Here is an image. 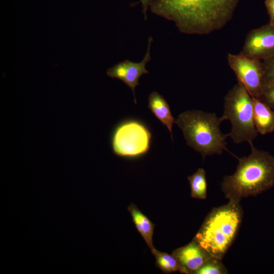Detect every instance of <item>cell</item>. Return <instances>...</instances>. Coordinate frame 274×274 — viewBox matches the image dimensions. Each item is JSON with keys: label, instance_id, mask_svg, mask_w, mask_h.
Returning a JSON list of instances; mask_svg holds the SVG:
<instances>
[{"label": "cell", "instance_id": "cell-1", "mask_svg": "<svg viewBox=\"0 0 274 274\" xmlns=\"http://www.w3.org/2000/svg\"><path fill=\"white\" fill-rule=\"evenodd\" d=\"M240 0H152L153 14L173 21L182 33L209 35L231 19Z\"/></svg>", "mask_w": 274, "mask_h": 274}, {"label": "cell", "instance_id": "cell-2", "mask_svg": "<svg viewBox=\"0 0 274 274\" xmlns=\"http://www.w3.org/2000/svg\"><path fill=\"white\" fill-rule=\"evenodd\" d=\"M251 153L238 160L235 172L225 176L221 189L230 201L239 203L244 198L256 196L274 186V155L250 144Z\"/></svg>", "mask_w": 274, "mask_h": 274}, {"label": "cell", "instance_id": "cell-3", "mask_svg": "<svg viewBox=\"0 0 274 274\" xmlns=\"http://www.w3.org/2000/svg\"><path fill=\"white\" fill-rule=\"evenodd\" d=\"M239 203L230 201L214 208L194 239L211 256L222 259L234 242L243 218Z\"/></svg>", "mask_w": 274, "mask_h": 274}, {"label": "cell", "instance_id": "cell-4", "mask_svg": "<svg viewBox=\"0 0 274 274\" xmlns=\"http://www.w3.org/2000/svg\"><path fill=\"white\" fill-rule=\"evenodd\" d=\"M222 120L215 113L199 110L181 113L176 122L182 130L187 145L201 154L203 158L229 152L226 147L228 134L221 130Z\"/></svg>", "mask_w": 274, "mask_h": 274}, {"label": "cell", "instance_id": "cell-5", "mask_svg": "<svg viewBox=\"0 0 274 274\" xmlns=\"http://www.w3.org/2000/svg\"><path fill=\"white\" fill-rule=\"evenodd\" d=\"M222 120H229L231 130L228 133L234 143L246 142L249 144L258 133L255 128L253 118V97L238 82L227 93L224 99Z\"/></svg>", "mask_w": 274, "mask_h": 274}, {"label": "cell", "instance_id": "cell-6", "mask_svg": "<svg viewBox=\"0 0 274 274\" xmlns=\"http://www.w3.org/2000/svg\"><path fill=\"white\" fill-rule=\"evenodd\" d=\"M151 134L143 124L128 121L118 125L111 139L113 153L121 157H136L150 149Z\"/></svg>", "mask_w": 274, "mask_h": 274}, {"label": "cell", "instance_id": "cell-7", "mask_svg": "<svg viewBox=\"0 0 274 274\" xmlns=\"http://www.w3.org/2000/svg\"><path fill=\"white\" fill-rule=\"evenodd\" d=\"M230 68L253 98H260L264 88V68L262 60L252 58L241 52L228 53Z\"/></svg>", "mask_w": 274, "mask_h": 274}, {"label": "cell", "instance_id": "cell-8", "mask_svg": "<svg viewBox=\"0 0 274 274\" xmlns=\"http://www.w3.org/2000/svg\"><path fill=\"white\" fill-rule=\"evenodd\" d=\"M241 52L262 61L273 57L274 25L268 23L250 31Z\"/></svg>", "mask_w": 274, "mask_h": 274}, {"label": "cell", "instance_id": "cell-9", "mask_svg": "<svg viewBox=\"0 0 274 274\" xmlns=\"http://www.w3.org/2000/svg\"><path fill=\"white\" fill-rule=\"evenodd\" d=\"M152 41V37H150L148 38L146 53L141 61L134 62L129 60H125L116 64L107 71L108 76L121 80L131 89L135 104H136L135 88L139 85V80L143 75L149 74L146 66L151 59L150 48Z\"/></svg>", "mask_w": 274, "mask_h": 274}, {"label": "cell", "instance_id": "cell-10", "mask_svg": "<svg viewBox=\"0 0 274 274\" xmlns=\"http://www.w3.org/2000/svg\"><path fill=\"white\" fill-rule=\"evenodd\" d=\"M178 261L181 272L195 273L211 256L193 239L187 245L175 249L172 254Z\"/></svg>", "mask_w": 274, "mask_h": 274}, {"label": "cell", "instance_id": "cell-11", "mask_svg": "<svg viewBox=\"0 0 274 274\" xmlns=\"http://www.w3.org/2000/svg\"><path fill=\"white\" fill-rule=\"evenodd\" d=\"M253 118L255 128L261 135L274 131V110L260 98H253Z\"/></svg>", "mask_w": 274, "mask_h": 274}, {"label": "cell", "instance_id": "cell-12", "mask_svg": "<svg viewBox=\"0 0 274 274\" xmlns=\"http://www.w3.org/2000/svg\"><path fill=\"white\" fill-rule=\"evenodd\" d=\"M148 107L156 117L166 126L173 140L172 127L176 119L172 114L167 102L158 92L153 91L148 97Z\"/></svg>", "mask_w": 274, "mask_h": 274}, {"label": "cell", "instance_id": "cell-13", "mask_svg": "<svg viewBox=\"0 0 274 274\" xmlns=\"http://www.w3.org/2000/svg\"><path fill=\"white\" fill-rule=\"evenodd\" d=\"M128 210L138 231L152 251L155 249L153 244L154 224L134 203L129 206Z\"/></svg>", "mask_w": 274, "mask_h": 274}, {"label": "cell", "instance_id": "cell-14", "mask_svg": "<svg viewBox=\"0 0 274 274\" xmlns=\"http://www.w3.org/2000/svg\"><path fill=\"white\" fill-rule=\"evenodd\" d=\"M191 189V196L194 198L205 199L207 195L206 172L203 168H199L187 178Z\"/></svg>", "mask_w": 274, "mask_h": 274}, {"label": "cell", "instance_id": "cell-15", "mask_svg": "<svg viewBox=\"0 0 274 274\" xmlns=\"http://www.w3.org/2000/svg\"><path fill=\"white\" fill-rule=\"evenodd\" d=\"M156 259V264L164 272H181V267L176 258L172 255L154 249L152 251Z\"/></svg>", "mask_w": 274, "mask_h": 274}, {"label": "cell", "instance_id": "cell-16", "mask_svg": "<svg viewBox=\"0 0 274 274\" xmlns=\"http://www.w3.org/2000/svg\"><path fill=\"white\" fill-rule=\"evenodd\" d=\"M221 259L211 257L195 274H225L227 273L226 267Z\"/></svg>", "mask_w": 274, "mask_h": 274}, {"label": "cell", "instance_id": "cell-17", "mask_svg": "<svg viewBox=\"0 0 274 274\" xmlns=\"http://www.w3.org/2000/svg\"><path fill=\"white\" fill-rule=\"evenodd\" d=\"M264 68V87L274 83V56L263 60Z\"/></svg>", "mask_w": 274, "mask_h": 274}, {"label": "cell", "instance_id": "cell-18", "mask_svg": "<svg viewBox=\"0 0 274 274\" xmlns=\"http://www.w3.org/2000/svg\"><path fill=\"white\" fill-rule=\"evenodd\" d=\"M260 98L274 110V83L264 87Z\"/></svg>", "mask_w": 274, "mask_h": 274}, {"label": "cell", "instance_id": "cell-19", "mask_svg": "<svg viewBox=\"0 0 274 274\" xmlns=\"http://www.w3.org/2000/svg\"><path fill=\"white\" fill-rule=\"evenodd\" d=\"M264 5L269 16V23L274 25V0H265Z\"/></svg>", "mask_w": 274, "mask_h": 274}, {"label": "cell", "instance_id": "cell-20", "mask_svg": "<svg viewBox=\"0 0 274 274\" xmlns=\"http://www.w3.org/2000/svg\"><path fill=\"white\" fill-rule=\"evenodd\" d=\"M152 0H140L142 6V12L144 16V19L147 20V12L149 8L150 3Z\"/></svg>", "mask_w": 274, "mask_h": 274}]
</instances>
